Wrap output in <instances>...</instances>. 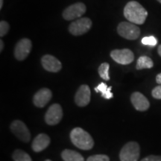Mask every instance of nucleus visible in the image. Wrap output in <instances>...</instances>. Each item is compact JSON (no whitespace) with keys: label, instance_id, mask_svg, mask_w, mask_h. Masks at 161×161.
<instances>
[{"label":"nucleus","instance_id":"1","mask_svg":"<svg viewBox=\"0 0 161 161\" xmlns=\"http://www.w3.org/2000/svg\"><path fill=\"white\" fill-rule=\"evenodd\" d=\"M124 16L130 23L142 25L148 17V11L138 2L130 1L125 7Z\"/></svg>","mask_w":161,"mask_h":161},{"label":"nucleus","instance_id":"2","mask_svg":"<svg viewBox=\"0 0 161 161\" xmlns=\"http://www.w3.org/2000/svg\"><path fill=\"white\" fill-rule=\"evenodd\" d=\"M70 140L77 148L82 150H90L93 148V139L88 132L80 128H75L70 132Z\"/></svg>","mask_w":161,"mask_h":161},{"label":"nucleus","instance_id":"3","mask_svg":"<svg viewBox=\"0 0 161 161\" xmlns=\"http://www.w3.org/2000/svg\"><path fill=\"white\" fill-rule=\"evenodd\" d=\"M140 156V147L136 142H128L122 147L119 153L121 161H138Z\"/></svg>","mask_w":161,"mask_h":161},{"label":"nucleus","instance_id":"4","mask_svg":"<svg viewBox=\"0 0 161 161\" xmlns=\"http://www.w3.org/2000/svg\"><path fill=\"white\" fill-rule=\"evenodd\" d=\"M117 32L123 38L134 40L140 37V29L136 25V24L130 22H122L118 25Z\"/></svg>","mask_w":161,"mask_h":161},{"label":"nucleus","instance_id":"5","mask_svg":"<svg viewBox=\"0 0 161 161\" xmlns=\"http://www.w3.org/2000/svg\"><path fill=\"white\" fill-rule=\"evenodd\" d=\"M92 21L90 18L83 17L72 22L69 26V31L74 36L83 35L90 31L92 27Z\"/></svg>","mask_w":161,"mask_h":161},{"label":"nucleus","instance_id":"6","mask_svg":"<svg viewBox=\"0 0 161 161\" xmlns=\"http://www.w3.org/2000/svg\"><path fill=\"white\" fill-rule=\"evenodd\" d=\"M110 57L117 64L128 65L134 60V55L131 50L128 49H115L110 52Z\"/></svg>","mask_w":161,"mask_h":161},{"label":"nucleus","instance_id":"7","mask_svg":"<svg viewBox=\"0 0 161 161\" xmlns=\"http://www.w3.org/2000/svg\"><path fill=\"white\" fill-rule=\"evenodd\" d=\"M11 130L19 140L24 142H29L31 140V133L22 121H14L11 125Z\"/></svg>","mask_w":161,"mask_h":161},{"label":"nucleus","instance_id":"8","mask_svg":"<svg viewBox=\"0 0 161 161\" xmlns=\"http://www.w3.org/2000/svg\"><path fill=\"white\" fill-rule=\"evenodd\" d=\"M63 118V110L58 104H53L49 108L45 115V121L49 125H55Z\"/></svg>","mask_w":161,"mask_h":161},{"label":"nucleus","instance_id":"9","mask_svg":"<svg viewBox=\"0 0 161 161\" xmlns=\"http://www.w3.org/2000/svg\"><path fill=\"white\" fill-rule=\"evenodd\" d=\"M86 11V5L84 3H77L69 5L63 11V17L64 19L72 20L80 17L85 14Z\"/></svg>","mask_w":161,"mask_h":161},{"label":"nucleus","instance_id":"10","mask_svg":"<svg viewBox=\"0 0 161 161\" xmlns=\"http://www.w3.org/2000/svg\"><path fill=\"white\" fill-rule=\"evenodd\" d=\"M32 48L31 41L27 38L20 40L14 48V57L18 60H24L29 55Z\"/></svg>","mask_w":161,"mask_h":161},{"label":"nucleus","instance_id":"11","mask_svg":"<svg viewBox=\"0 0 161 161\" xmlns=\"http://www.w3.org/2000/svg\"><path fill=\"white\" fill-rule=\"evenodd\" d=\"M91 92L89 86L83 84L78 88L75 96V102L78 107H85L90 103Z\"/></svg>","mask_w":161,"mask_h":161},{"label":"nucleus","instance_id":"12","mask_svg":"<svg viewBox=\"0 0 161 161\" xmlns=\"http://www.w3.org/2000/svg\"><path fill=\"white\" fill-rule=\"evenodd\" d=\"M52 97V91L48 88H42L36 92L33 97V103L37 108H43Z\"/></svg>","mask_w":161,"mask_h":161},{"label":"nucleus","instance_id":"13","mask_svg":"<svg viewBox=\"0 0 161 161\" xmlns=\"http://www.w3.org/2000/svg\"><path fill=\"white\" fill-rule=\"evenodd\" d=\"M130 102L134 108L138 111H146L150 107L148 100L140 92H133L130 96Z\"/></svg>","mask_w":161,"mask_h":161},{"label":"nucleus","instance_id":"14","mask_svg":"<svg viewBox=\"0 0 161 161\" xmlns=\"http://www.w3.org/2000/svg\"><path fill=\"white\" fill-rule=\"evenodd\" d=\"M41 64L44 69L48 72H58L62 68L60 60L51 55H44L41 58Z\"/></svg>","mask_w":161,"mask_h":161},{"label":"nucleus","instance_id":"15","mask_svg":"<svg viewBox=\"0 0 161 161\" xmlns=\"http://www.w3.org/2000/svg\"><path fill=\"white\" fill-rule=\"evenodd\" d=\"M50 137L46 134H40L36 136L31 144V148L34 152H40L49 146Z\"/></svg>","mask_w":161,"mask_h":161},{"label":"nucleus","instance_id":"16","mask_svg":"<svg viewBox=\"0 0 161 161\" xmlns=\"http://www.w3.org/2000/svg\"><path fill=\"white\" fill-rule=\"evenodd\" d=\"M61 158L64 161H85L80 153L70 149L64 150L61 153Z\"/></svg>","mask_w":161,"mask_h":161},{"label":"nucleus","instance_id":"17","mask_svg":"<svg viewBox=\"0 0 161 161\" xmlns=\"http://www.w3.org/2000/svg\"><path fill=\"white\" fill-rule=\"evenodd\" d=\"M153 66H154V62H153L152 58L148 57V56L143 55L138 58L136 68V69L140 70L143 69H151Z\"/></svg>","mask_w":161,"mask_h":161},{"label":"nucleus","instance_id":"18","mask_svg":"<svg viewBox=\"0 0 161 161\" xmlns=\"http://www.w3.org/2000/svg\"><path fill=\"white\" fill-rule=\"evenodd\" d=\"M112 86H108L106 84L100 83L95 88L96 92H102V96L105 99H110L113 98V93L111 92Z\"/></svg>","mask_w":161,"mask_h":161},{"label":"nucleus","instance_id":"19","mask_svg":"<svg viewBox=\"0 0 161 161\" xmlns=\"http://www.w3.org/2000/svg\"><path fill=\"white\" fill-rule=\"evenodd\" d=\"M12 158L14 161H32L31 157L21 149H17L14 152Z\"/></svg>","mask_w":161,"mask_h":161},{"label":"nucleus","instance_id":"20","mask_svg":"<svg viewBox=\"0 0 161 161\" xmlns=\"http://www.w3.org/2000/svg\"><path fill=\"white\" fill-rule=\"evenodd\" d=\"M109 68L110 65L108 63H103L102 64L98 67V72L99 74L100 77L103 78L105 80H110V76H109Z\"/></svg>","mask_w":161,"mask_h":161},{"label":"nucleus","instance_id":"21","mask_svg":"<svg viewBox=\"0 0 161 161\" xmlns=\"http://www.w3.org/2000/svg\"><path fill=\"white\" fill-rule=\"evenodd\" d=\"M142 43L146 46H154L158 43V40L156 39L155 37L154 36H148V37H145L142 39Z\"/></svg>","mask_w":161,"mask_h":161},{"label":"nucleus","instance_id":"22","mask_svg":"<svg viewBox=\"0 0 161 161\" xmlns=\"http://www.w3.org/2000/svg\"><path fill=\"white\" fill-rule=\"evenodd\" d=\"M86 161H110V158L105 154H95L89 157Z\"/></svg>","mask_w":161,"mask_h":161},{"label":"nucleus","instance_id":"23","mask_svg":"<svg viewBox=\"0 0 161 161\" xmlns=\"http://www.w3.org/2000/svg\"><path fill=\"white\" fill-rule=\"evenodd\" d=\"M10 29L9 24L5 21L0 22V37H3L7 35Z\"/></svg>","mask_w":161,"mask_h":161},{"label":"nucleus","instance_id":"24","mask_svg":"<svg viewBox=\"0 0 161 161\" xmlns=\"http://www.w3.org/2000/svg\"><path fill=\"white\" fill-rule=\"evenodd\" d=\"M152 95L156 99H161V84L155 86L152 90Z\"/></svg>","mask_w":161,"mask_h":161},{"label":"nucleus","instance_id":"25","mask_svg":"<svg viewBox=\"0 0 161 161\" xmlns=\"http://www.w3.org/2000/svg\"><path fill=\"white\" fill-rule=\"evenodd\" d=\"M140 161H161V155H149Z\"/></svg>","mask_w":161,"mask_h":161},{"label":"nucleus","instance_id":"26","mask_svg":"<svg viewBox=\"0 0 161 161\" xmlns=\"http://www.w3.org/2000/svg\"><path fill=\"white\" fill-rule=\"evenodd\" d=\"M156 81L158 84H161V73H159L158 75L156 76Z\"/></svg>","mask_w":161,"mask_h":161},{"label":"nucleus","instance_id":"27","mask_svg":"<svg viewBox=\"0 0 161 161\" xmlns=\"http://www.w3.org/2000/svg\"><path fill=\"white\" fill-rule=\"evenodd\" d=\"M3 49H4V43L3 40H0V52H3Z\"/></svg>","mask_w":161,"mask_h":161},{"label":"nucleus","instance_id":"28","mask_svg":"<svg viewBox=\"0 0 161 161\" xmlns=\"http://www.w3.org/2000/svg\"><path fill=\"white\" fill-rule=\"evenodd\" d=\"M158 52L159 55H160V57H161V45H160V46H158Z\"/></svg>","mask_w":161,"mask_h":161},{"label":"nucleus","instance_id":"29","mask_svg":"<svg viewBox=\"0 0 161 161\" xmlns=\"http://www.w3.org/2000/svg\"><path fill=\"white\" fill-rule=\"evenodd\" d=\"M3 0H0V9L3 8Z\"/></svg>","mask_w":161,"mask_h":161},{"label":"nucleus","instance_id":"30","mask_svg":"<svg viewBox=\"0 0 161 161\" xmlns=\"http://www.w3.org/2000/svg\"><path fill=\"white\" fill-rule=\"evenodd\" d=\"M158 1L160 3H161V0H158Z\"/></svg>","mask_w":161,"mask_h":161},{"label":"nucleus","instance_id":"31","mask_svg":"<svg viewBox=\"0 0 161 161\" xmlns=\"http://www.w3.org/2000/svg\"><path fill=\"white\" fill-rule=\"evenodd\" d=\"M45 161H52V160H46Z\"/></svg>","mask_w":161,"mask_h":161}]
</instances>
